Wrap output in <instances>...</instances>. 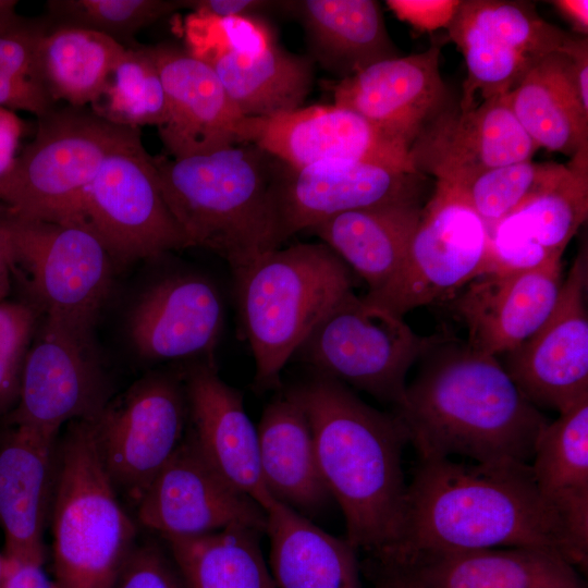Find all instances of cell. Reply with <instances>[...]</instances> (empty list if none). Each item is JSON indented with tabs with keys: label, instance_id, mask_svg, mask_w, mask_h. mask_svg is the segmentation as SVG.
<instances>
[{
	"label": "cell",
	"instance_id": "cell-1",
	"mask_svg": "<svg viewBox=\"0 0 588 588\" xmlns=\"http://www.w3.org/2000/svg\"><path fill=\"white\" fill-rule=\"evenodd\" d=\"M504 547L553 551L577 568L567 535L541 498L528 463L419 460L407 485L400 538L391 551L371 560L405 563Z\"/></svg>",
	"mask_w": 588,
	"mask_h": 588
},
{
	"label": "cell",
	"instance_id": "cell-2",
	"mask_svg": "<svg viewBox=\"0 0 588 588\" xmlns=\"http://www.w3.org/2000/svg\"><path fill=\"white\" fill-rule=\"evenodd\" d=\"M395 415L419 460L530 463L550 420L495 356L446 335L429 336Z\"/></svg>",
	"mask_w": 588,
	"mask_h": 588
},
{
	"label": "cell",
	"instance_id": "cell-3",
	"mask_svg": "<svg viewBox=\"0 0 588 588\" xmlns=\"http://www.w3.org/2000/svg\"><path fill=\"white\" fill-rule=\"evenodd\" d=\"M287 392L308 418L323 480L344 515L347 541L370 559L387 554L400 538L405 511L402 455L408 438L403 424L322 376Z\"/></svg>",
	"mask_w": 588,
	"mask_h": 588
},
{
	"label": "cell",
	"instance_id": "cell-4",
	"mask_svg": "<svg viewBox=\"0 0 588 588\" xmlns=\"http://www.w3.org/2000/svg\"><path fill=\"white\" fill-rule=\"evenodd\" d=\"M166 204L187 246L209 249L233 273L283 243L282 162L252 144L182 158L152 157Z\"/></svg>",
	"mask_w": 588,
	"mask_h": 588
},
{
	"label": "cell",
	"instance_id": "cell-5",
	"mask_svg": "<svg viewBox=\"0 0 588 588\" xmlns=\"http://www.w3.org/2000/svg\"><path fill=\"white\" fill-rule=\"evenodd\" d=\"M258 390L278 388L287 360L350 292V268L322 243L270 250L233 273Z\"/></svg>",
	"mask_w": 588,
	"mask_h": 588
},
{
	"label": "cell",
	"instance_id": "cell-6",
	"mask_svg": "<svg viewBox=\"0 0 588 588\" xmlns=\"http://www.w3.org/2000/svg\"><path fill=\"white\" fill-rule=\"evenodd\" d=\"M118 493L91 419L68 424L49 517L54 588H111L136 547V525Z\"/></svg>",
	"mask_w": 588,
	"mask_h": 588
},
{
	"label": "cell",
	"instance_id": "cell-7",
	"mask_svg": "<svg viewBox=\"0 0 588 588\" xmlns=\"http://www.w3.org/2000/svg\"><path fill=\"white\" fill-rule=\"evenodd\" d=\"M139 128L75 107L40 118L0 195L1 211L24 220L78 222L83 196L106 157Z\"/></svg>",
	"mask_w": 588,
	"mask_h": 588
},
{
	"label": "cell",
	"instance_id": "cell-8",
	"mask_svg": "<svg viewBox=\"0 0 588 588\" xmlns=\"http://www.w3.org/2000/svg\"><path fill=\"white\" fill-rule=\"evenodd\" d=\"M429 342L403 317L346 294L315 327L297 350L316 375L362 390L397 406L406 376Z\"/></svg>",
	"mask_w": 588,
	"mask_h": 588
},
{
	"label": "cell",
	"instance_id": "cell-9",
	"mask_svg": "<svg viewBox=\"0 0 588 588\" xmlns=\"http://www.w3.org/2000/svg\"><path fill=\"white\" fill-rule=\"evenodd\" d=\"M186 50L208 63L245 117H267L302 107L310 91L314 61L279 47L256 16L189 13Z\"/></svg>",
	"mask_w": 588,
	"mask_h": 588
},
{
	"label": "cell",
	"instance_id": "cell-10",
	"mask_svg": "<svg viewBox=\"0 0 588 588\" xmlns=\"http://www.w3.org/2000/svg\"><path fill=\"white\" fill-rule=\"evenodd\" d=\"M30 303L45 316L95 324L111 285V256L84 223L24 220L0 210Z\"/></svg>",
	"mask_w": 588,
	"mask_h": 588
},
{
	"label": "cell",
	"instance_id": "cell-11",
	"mask_svg": "<svg viewBox=\"0 0 588 588\" xmlns=\"http://www.w3.org/2000/svg\"><path fill=\"white\" fill-rule=\"evenodd\" d=\"M79 221L111 257L124 262L188 247L166 204L139 130L103 160L83 196Z\"/></svg>",
	"mask_w": 588,
	"mask_h": 588
},
{
	"label": "cell",
	"instance_id": "cell-12",
	"mask_svg": "<svg viewBox=\"0 0 588 588\" xmlns=\"http://www.w3.org/2000/svg\"><path fill=\"white\" fill-rule=\"evenodd\" d=\"M488 240L486 222L448 185L437 182L399 271L365 297L401 317L452 299L480 274Z\"/></svg>",
	"mask_w": 588,
	"mask_h": 588
},
{
	"label": "cell",
	"instance_id": "cell-13",
	"mask_svg": "<svg viewBox=\"0 0 588 588\" xmlns=\"http://www.w3.org/2000/svg\"><path fill=\"white\" fill-rule=\"evenodd\" d=\"M27 351L8 422L59 438L63 426L95 418L110 400L93 326L45 316Z\"/></svg>",
	"mask_w": 588,
	"mask_h": 588
},
{
	"label": "cell",
	"instance_id": "cell-14",
	"mask_svg": "<svg viewBox=\"0 0 588 588\" xmlns=\"http://www.w3.org/2000/svg\"><path fill=\"white\" fill-rule=\"evenodd\" d=\"M187 417L183 379L151 373L91 419L107 474L135 505L182 443Z\"/></svg>",
	"mask_w": 588,
	"mask_h": 588
},
{
	"label": "cell",
	"instance_id": "cell-15",
	"mask_svg": "<svg viewBox=\"0 0 588 588\" xmlns=\"http://www.w3.org/2000/svg\"><path fill=\"white\" fill-rule=\"evenodd\" d=\"M446 29L466 63L458 102L464 108L477 103V97L506 95L573 36L543 20L532 3L509 0H463Z\"/></svg>",
	"mask_w": 588,
	"mask_h": 588
},
{
	"label": "cell",
	"instance_id": "cell-16",
	"mask_svg": "<svg viewBox=\"0 0 588 588\" xmlns=\"http://www.w3.org/2000/svg\"><path fill=\"white\" fill-rule=\"evenodd\" d=\"M588 252L581 247L543 324L502 364L537 408L559 414L588 396Z\"/></svg>",
	"mask_w": 588,
	"mask_h": 588
},
{
	"label": "cell",
	"instance_id": "cell-17",
	"mask_svg": "<svg viewBox=\"0 0 588 588\" xmlns=\"http://www.w3.org/2000/svg\"><path fill=\"white\" fill-rule=\"evenodd\" d=\"M136 506L138 523L161 538L194 537L230 527L266 531V511L205 460L189 436Z\"/></svg>",
	"mask_w": 588,
	"mask_h": 588
},
{
	"label": "cell",
	"instance_id": "cell-18",
	"mask_svg": "<svg viewBox=\"0 0 588 588\" xmlns=\"http://www.w3.org/2000/svg\"><path fill=\"white\" fill-rule=\"evenodd\" d=\"M537 149L501 96L466 108L448 101L420 130L407 157L413 172L452 184L530 160Z\"/></svg>",
	"mask_w": 588,
	"mask_h": 588
},
{
	"label": "cell",
	"instance_id": "cell-19",
	"mask_svg": "<svg viewBox=\"0 0 588 588\" xmlns=\"http://www.w3.org/2000/svg\"><path fill=\"white\" fill-rule=\"evenodd\" d=\"M237 140L257 146L291 168L353 159L413 172L406 150L359 114L335 103L299 107L267 117H244Z\"/></svg>",
	"mask_w": 588,
	"mask_h": 588
},
{
	"label": "cell",
	"instance_id": "cell-20",
	"mask_svg": "<svg viewBox=\"0 0 588 588\" xmlns=\"http://www.w3.org/2000/svg\"><path fill=\"white\" fill-rule=\"evenodd\" d=\"M422 179L368 160L334 159L303 168L282 163L278 206L283 242L345 211L420 201Z\"/></svg>",
	"mask_w": 588,
	"mask_h": 588
},
{
	"label": "cell",
	"instance_id": "cell-21",
	"mask_svg": "<svg viewBox=\"0 0 588 588\" xmlns=\"http://www.w3.org/2000/svg\"><path fill=\"white\" fill-rule=\"evenodd\" d=\"M440 45L372 63L341 78L334 103L364 118L385 138L408 151L424 125L448 103L439 70Z\"/></svg>",
	"mask_w": 588,
	"mask_h": 588
},
{
	"label": "cell",
	"instance_id": "cell-22",
	"mask_svg": "<svg viewBox=\"0 0 588 588\" xmlns=\"http://www.w3.org/2000/svg\"><path fill=\"white\" fill-rule=\"evenodd\" d=\"M224 317L223 297L212 280L199 273H173L140 296L128 319V333L144 358L204 356L213 362Z\"/></svg>",
	"mask_w": 588,
	"mask_h": 588
},
{
	"label": "cell",
	"instance_id": "cell-23",
	"mask_svg": "<svg viewBox=\"0 0 588 588\" xmlns=\"http://www.w3.org/2000/svg\"><path fill=\"white\" fill-rule=\"evenodd\" d=\"M562 264L485 273L453 297L452 309L467 329L476 351L504 355L529 339L551 315L562 286Z\"/></svg>",
	"mask_w": 588,
	"mask_h": 588
},
{
	"label": "cell",
	"instance_id": "cell-24",
	"mask_svg": "<svg viewBox=\"0 0 588 588\" xmlns=\"http://www.w3.org/2000/svg\"><path fill=\"white\" fill-rule=\"evenodd\" d=\"M148 50L166 93L168 117L158 130L170 156L207 154L238 144L245 115L212 68L174 45L160 44Z\"/></svg>",
	"mask_w": 588,
	"mask_h": 588
},
{
	"label": "cell",
	"instance_id": "cell-25",
	"mask_svg": "<svg viewBox=\"0 0 588 588\" xmlns=\"http://www.w3.org/2000/svg\"><path fill=\"white\" fill-rule=\"evenodd\" d=\"M183 381L196 448L229 483L265 510L273 497L261 475L257 428L241 392L220 378L215 362L194 365Z\"/></svg>",
	"mask_w": 588,
	"mask_h": 588
},
{
	"label": "cell",
	"instance_id": "cell-26",
	"mask_svg": "<svg viewBox=\"0 0 588 588\" xmlns=\"http://www.w3.org/2000/svg\"><path fill=\"white\" fill-rule=\"evenodd\" d=\"M0 433V528L3 555L45 562L58 470V440L8 422Z\"/></svg>",
	"mask_w": 588,
	"mask_h": 588
},
{
	"label": "cell",
	"instance_id": "cell-27",
	"mask_svg": "<svg viewBox=\"0 0 588 588\" xmlns=\"http://www.w3.org/2000/svg\"><path fill=\"white\" fill-rule=\"evenodd\" d=\"M536 487L564 528L577 568L588 566V396L539 436L529 463Z\"/></svg>",
	"mask_w": 588,
	"mask_h": 588
},
{
	"label": "cell",
	"instance_id": "cell-28",
	"mask_svg": "<svg viewBox=\"0 0 588 588\" xmlns=\"http://www.w3.org/2000/svg\"><path fill=\"white\" fill-rule=\"evenodd\" d=\"M395 564L425 588H587L562 555L529 547L445 552Z\"/></svg>",
	"mask_w": 588,
	"mask_h": 588
},
{
	"label": "cell",
	"instance_id": "cell-29",
	"mask_svg": "<svg viewBox=\"0 0 588 588\" xmlns=\"http://www.w3.org/2000/svg\"><path fill=\"white\" fill-rule=\"evenodd\" d=\"M261 475L270 494L298 513L328 504L313 431L298 402L286 391L269 403L257 427Z\"/></svg>",
	"mask_w": 588,
	"mask_h": 588
},
{
	"label": "cell",
	"instance_id": "cell-30",
	"mask_svg": "<svg viewBox=\"0 0 588 588\" xmlns=\"http://www.w3.org/2000/svg\"><path fill=\"white\" fill-rule=\"evenodd\" d=\"M275 588H360L356 549L275 500L265 509Z\"/></svg>",
	"mask_w": 588,
	"mask_h": 588
},
{
	"label": "cell",
	"instance_id": "cell-31",
	"mask_svg": "<svg viewBox=\"0 0 588 588\" xmlns=\"http://www.w3.org/2000/svg\"><path fill=\"white\" fill-rule=\"evenodd\" d=\"M421 210L420 201L356 209L332 216L308 231L351 267L371 294L385 286L402 266Z\"/></svg>",
	"mask_w": 588,
	"mask_h": 588
},
{
	"label": "cell",
	"instance_id": "cell-32",
	"mask_svg": "<svg viewBox=\"0 0 588 588\" xmlns=\"http://www.w3.org/2000/svg\"><path fill=\"white\" fill-rule=\"evenodd\" d=\"M302 22L313 61L342 78L397 57L378 1H283Z\"/></svg>",
	"mask_w": 588,
	"mask_h": 588
},
{
	"label": "cell",
	"instance_id": "cell-33",
	"mask_svg": "<svg viewBox=\"0 0 588 588\" xmlns=\"http://www.w3.org/2000/svg\"><path fill=\"white\" fill-rule=\"evenodd\" d=\"M503 98L538 148L571 159L588 151V111L573 84L566 53L542 58Z\"/></svg>",
	"mask_w": 588,
	"mask_h": 588
},
{
	"label": "cell",
	"instance_id": "cell-34",
	"mask_svg": "<svg viewBox=\"0 0 588 588\" xmlns=\"http://www.w3.org/2000/svg\"><path fill=\"white\" fill-rule=\"evenodd\" d=\"M115 39L86 28L47 30L37 48V83L49 97L79 108L94 103L125 50Z\"/></svg>",
	"mask_w": 588,
	"mask_h": 588
},
{
	"label": "cell",
	"instance_id": "cell-35",
	"mask_svg": "<svg viewBox=\"0 0 588 588\" xmlns=\"http://www.w3.org/2000/svg\"><path fill=\"white\" fill-rule=\"evenodd\" d=\"M261 534L230 527L162 539L186 588H275L260 549Z\"/></svg>",
	"mask_w": 588,
	"mask_h": 588
},
{
	"label": "cell",
	"instance_id": "cell-36",
	"mask_svg": "<svg viewBox=\"0 0 588 588\" xmlns=\"http://www.w3.org/2000/svg\"><path fill=\"white\" fill-rule=\"evenodd\" d=\"M588 216V151L498 224L550 259L562 255Z\"/></svg>",
	"mask_w": 588,
	"mask_h": 588
},
{
	"label": "cell",
	"instance_id": "cell-37",
	"mask_svg": "<svg viewBox=\"0 0 588 588\" xmlns=\"http://www.w3.org/2000/svg\"><path fill=\"white\" fill-rule=\"evenodd\" d=\"M101 119L125 127H160L167 120L164 88L148 47H126L91 103Z\"/></svg>",
	"mask_w": 588,
	"mask_h": 588
},
{
	"label": "cell",
	"instance_id": "cell-38",
	"mask_svg": "<svg viewBox=\"0 0 588 588\" xmlns=\"http://www.w3.org/2000/svg\"><path fill=\"white\" fill-rule=\"evenodd\" d=\"M565 164L530 160L494 167L445 184L491 226L507 217L559 175Z\"/></svg>",
	"mask_w": 588,
	"mask_h": 588
},
{
	"label": "cell",
	"instance_id": "cell-39",
	"mask_svg": "<svg viewBox=\"0 0 588 588\" xmlns=\"http://www.w3.org/2000/svg\"><path fill=\"white\" fill-rule=\"evenodd\" d=\"M49 13L60 26H75L105 34L120 44L139 29L184 8L180 0H50ZM123 45V44H122Z\"/></svg>",
	"mask_w": 588,
	"mask_h": 588
},
{
	"label": "cell",
	"instance_id": "cell-40",
	"mask_svg": "<svg viewBox=\"0 0 588 588\" xmlns=\"http://www.w3.org/2000/svg\"><path fill=\"white\" fill-rule=\"evenodd\" d=\"M38 310L24 302H0V416L15 407Z\"/></svg>",
	"mask_w": 588,
	"mask_h": 588
},
{
	"label": "cell",
	"instance_id": "cell-41",
	"mask_svg": "<svg viewBox=\"0 0 588 588\" xmlns=\"http://www.w3.org/2000/svg\"><path fill=\"white\" fill-rule=\"evenodd\" d=\"M111 588H186L168 550L156 542L136 544Z\"/></svg>",
	"mask_w": 588,
	"mask_h": 588
},
{
	"label": "cell",
	"instance_id": "cell-42",
	"mask_svg": "<svg viewBox=\"0 0 588 588\" xmlns=\"http://www.w3.org/2000/svg\"><path fill=\"white\" fill-rule=\"evenodd\" d=\"M46 32L37 24L24 22L16 28L1 34L0 71L37 83V48Z\"/></svg>",
	"mask_w": 588,
	"mask_h": 588
},
{
	"label": "cell",
	"instance_id": "cell-43",
	"mask_svg": "<svg viewBox=\"0 0 588 588\" xmlns=\"http://www.w3.org/2000/svg\"><path fill=\"white\" fill-rule=\"evenodd\" d=\"M461 0H388L387 5L403 22L418 32L448 27Z\"/></svg>",
	"mask_w": 588,
	"mask_h": 588
},
{
	"label": "cell",
	"instance_id": "cell-44",
	"mask_svg": "<svg viewBox=\"0 0 588 588\" xmlns=\"http://www.w3.org/2000/svg\"><path fill=\"white\" fill-rule=\"evenodd\" d=\"M51 102L52 99L39 84L0 71V107L42 118L52 110Z\"/></svg>",
	"mask_w": 588,
	"mask_h": 588
},
{
	"label": "cell",
	"instance_id": "cell-45",
	"mask_svg": "<svg viewBox=\"0 0 588 588\" xmlns=\"http://www.w3.org/2000/svg\"><path fill=\"white\" fill-rule=\"evenodd\" d=\"M23 128V122L12 110L0 107V195L15 168Z\"/></svg>",
	"mask_w": 588,
	"mask_h": 588
},
{
	"label": "cell",
	"instance_id": "cell-46",
	"mask_svg": "<svg viewBox=\"0 0 588 588\" xmlns=\"http://www.w3.org/2000/svg\"><path fill=\"white\" fill-rule=\"evenodd\" d=\"M0 588H54L44 568L45 562L4 556Z\"/></svg>",
	"mask_w": 588,
	"mask_h": 588
},
{
	"label": "cell",
	"instance_id": "cell-47",
	"mask_svg": "<svg viewBox=\"0 0 588 588\" xmlns=\"http://www.w3.org/2000/svg\"><path fill=\"white\" fill-rule=\"evenodd\" d=\"M184 8L192 12L215 16H255L262 11L280 7L282 1L266 0H187Z\"/></svg>",
	"mask_w": 588,
	"mask_h": 588
},
{
	"label": "cell",
	"instance_id": "cell-48",
	"mask_svg": "<svg viewBox=\"0 0 588 588\" xmlns=\"http://www.w3.org/2000/svg\"><path fill=\"white\" fill-rule=\"evenodd\" d=\"M562 52L569 58V73L580 102L588 111V40L572 36Z\"/></svg>",
	"mask_w": 588,
	"mask_h": 588
},
{
	"label": "cell",
	"instance_id": "cell-49",
	"mask_svg": "<svg viewBox=\"0 0 588 588\" xmlns=\"http://www.w3.org/2000/svg\"><path fill=\"white\" fill-rule=\"evenodd\" d=\"M369 573L375 588H425L406 567L369 559Z\"/></svg>",
	"mask_w": 588,
	"mask_h": 588
},
{
	"label": "cell",
	"instance_id": "cell-50",
	"mask_svg": "<svg viewBox=\"0 0 588 588\" xmlns=\"http://www.w3.org/2000/svg\"><path fill=\"white\" fill-rule=\"evenodd\" d=\"M551 3L559 13L572 24L581 36L588 33V1L587 0H555Z\"/></svg>",
	"mask_w": 588,
	"mask_h": 588
},
{
	"label": "cell",
	"instance_id": "cell-51",
	"mask_svg": "<svg viewBox=\"0 0 588 588\" xmlns=\"http://www.w3.org/2000/svg\"><path fill=\"white\" fill-rule=\"evenodd\" d=\"M12 252L9 235L0 222V302L4 301L11 287Z\"/></svg>",
	"mask_w": 588,
	"mask_h": 588
},
{
	"label": "cell",
	"instance_id": "cell-52",
	"mask_svg": "<svg viewBox=\"0 0 588 588\" xmlns=\"http://www.w3.org/2000/svg\"><path fill=\"white\" fill-rule=\"evenodd\" d=\"M16 5L15 0H0V35L24 23L16 14Z\"/></svg>",
	"mask_w": 588,
	"mask_h": 588
},
{
	"label": "cell",
	"instance_id": "cell-53",
	"mask_svg": "<svg viewBox=\"0 0 588 588\" xmlns=\"http://www.w3.org/2000/svg\"><path fill=\"white\" fill-rule=\"evenodd\" d=\"M4 555L3 553L0 552V581H1V578H2V575H3V569H4Z\"/></svg>",
	"mask_w": 588,
	"mask_h": 588
}]
</instances>
